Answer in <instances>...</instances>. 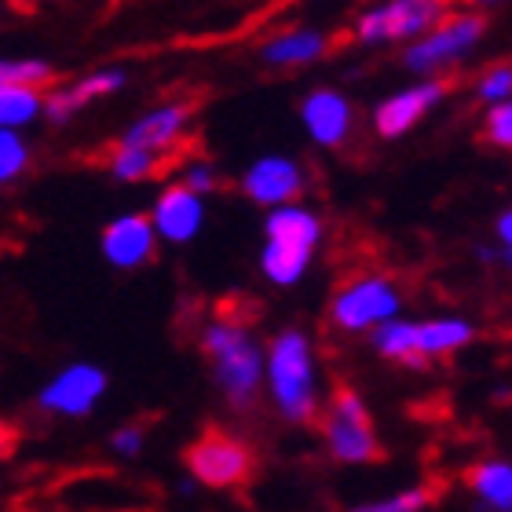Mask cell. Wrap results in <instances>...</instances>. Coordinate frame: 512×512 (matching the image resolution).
I'll list each match as a JSON object with an SVG mask.
<instances>
[{"mask_svg":"<svg viewBox=\"0 0 512 512\" xmlns=\"http://www.w3.org/2000/svg\"><path fill=\"white\" fill-rule=\"evenodd\" d=\"M267 374H271V395L286 421H308L315 414V370H311V348L304 333H278L271 341Z\"/></svg>","mask_w":512,"mask_h":512,"instance_id":"cell-1","label":"cell"},{"mask_svg":"<svg viewBox=\"0 0 512 512\" xmlns=\"http://www.w3.org/2000/svg\"><path fill=\"white\" fill-rule=\"evenodd\" d=\"M322 224L308 209L300 205H282L278 213L267 220V249H264V275L278 286H293L304 267H308L311 253L319 246Z\"/></svg>","mask_w":512,"mask_h":512,"instance_id":"cell-2","label":"cell"},{"mask_svg":"<svg viewBox=\"0 0 512 512\" xmlns=\"http://www.w3.org/2000/svg\"><path fill=\"white\" fill-rule=\"evenodd\" d=\"M205 352L216 359V377L235 406H249L264 381L260 348L246 337L242 322H213L205 330Z\"/></svg>","mask_w":512,"mask_h":512,"instance_id":"cell-3","label":"cell"},{"mask_svg":"<svg viewBox=\"0 0 512 512\" xmlns=\"http://www.w3.org/2000/svg\"><path fill=\"white\" fill-rule=\"evenodd\" d=\"M326 443H330L337 461H374L381 454L370 425V410L352 388H337L330 403V417H326Z\"/></svg>","mask_w":512,"mask_h":512,"instance_id":"cell-4","label":"cell"},{"mask_svg":"<svg viewBox=\"0 0 512 512\" xmlns=\"http://www.w3.org/2000/svg\"><path fill=\"white\" fill-rule=\"evenodd\" d=\"M187 465L209 487H238L253 472V454H249V447L242 439L227 436L220 428H209L198 443H191Z\"/></svg>","mask_w":512,"mask_h":512,"instance_id":"cell-5","label":"cell"},{"mask_svg":"<svg viewBox=\"0 0 512 512\" xmlns=\"http://www.w3.org/2000/svg\"><path fill=\"white\" fill-rule=\"evenodd\" d=\"M447 15V0H392L388 8L363 15L359 37L366 44L399 41V37H421Z\"/></svg>","mask_w":512,"mask_h":512,"instance_id":"cell-6","label":"cell"},{"mask_svg":"<svg viewBox=\"0 0 512 512\" xmlns=\"http://www.w3.org/2000/svg\"><path fill=\"white\" fill-rule=\"evenodd\" d=\"M432 37H425L421 44H414L410 52H406V66L417 70V74H428V70H436V66H447L454 59L469 52L472 44L480 41L483 30H487V19L483 15H454V19H439L432 26Z\"/></svg>","mask_w":512,"mask_h":512,"instance_id":"cell-7","label":"cell"},{"mask_svg":"<svg viewBox=\"0 0 512 512\" xmlns=\"http://www.w3.org/2000/svg\"><path fill=\"white\" fill-rule=\"evenodd\" d=\"M395 311H399V293L388 278H359L352 286H344L333 300V322L352 333L392 319Z\"/></svg>","mask_w":512,"mask_h":512,"instance_id":"cell-8","label":"cell"},{"mask_svg":"<svg viewBox=\"0 0 512 512\" xmlns=\"http://www.w3.org/2000/svg\"><path fill=\"white\" fill-rule=\"evenodd\" d=\"M103 392H107V374L103 370H96V366H70L41 392V406L55 410V414L81 417L103 399Z\"/></svg>","mask_w":512,"mask_h":512,"instance_id":"cell-9","label":"cell"},{"mask_svg":"<svg viewBox=\"0 0 512 512\" xmlns=\"http://www.w3.org/2000/svg\"><path fill=\"white\" fill-rule=\"evenodd\" d=\"M443 92H447V85H443V81H428V85L406 88V92L392 96L388 103H381V107H377V114H374L377 132H381L384 139H395V136H403V132H410L417 121L425 118L428 110L436 107Z\"/></svg>","mask_w":512,"mask_h":512,"instance_id":"cell-10","label":"cell"},{"mask_svg":"<svg viewBox=\"0 0 512 512\" xmlns=\"http://www.w3.org/2000/svg\"><path fill=\"white\" fill-rule=\"evenodd\" d=\"M242 187L260 205H286L304 191V172L289 158H260L246 172Z\"/></svg>","mask_w":512,"mask_h":512,"instance_id":"cell-11","label":"cell"},{"mask_svg":"<svg viewBox=\"0 0 512 512\" xmlns=\"http://www.w3.org/2000/svg\"><path fill=\"white\" fill-rule=\"evenodd\" d=\"M103 253L114 267H139L154 256V224L147 216H121L103 231Z\"/></svg>","mask_w":512,"mask_h":512,"instance_id":"cell-12","label":"cell"},{"mask_svg":"<svg viewBox=\"0 0 512 512\" xmlns=\"http://www.w3.org/2000/svg\"><path fill=\"white\" fill-rule=\"evenodd\" d=\"M304 125H308L311 139L322 147H341L348 132H352V107L341 92H311V99L304 103Z\"/></svg>","mask_w":512,"mask_h":512,"instance_id":"cell-13","label":"cell"},{"mask_svg":"<svg viewBox=\"0 0 512 512\" xmlns=\"http://www.w3.org/2000/svg\"><path fill=\"white\" fill-rule=\"evenodd\" d=\"M198 227H202V202L191 187H169L161 194L154 209V231H161L169 242H187L198 235Z\"/></svg>","mask_w":512,"mask_h":512,"instance_id":"cell-14","label":"cell"},{"mask_svg":"<svg viewBox=\"0 0 512 512\" xmlns=\"http://www.w3.org/2000/svg\"><path fill=\"white\" fill-rule=\"evenodd\" d=\"M187 121H191V103H172V107L150 110L147 118H139L136 125L128 128L125 143L147 150H169L183 136Z\"/></svg>","mask_w":512,"mask_h":512,"instance_id":"cell-15","label":"cell"},{"mask_svg":"<svg viewBox=\"0 0 512 512\" xmlns=\"http://www.w3.org/2000/svg\"><path fill=\"white\" fill-rule=\"evenodd\" d=\"M121 85H125V74H118V70H103V74L85 77L81 85L66 88V92L52 96L48 103H41V110L48 114V121H52V125H63V121L74 118L85 103H92V99H99V96H110V92H118Z\"/></svg>","mask_w":512,"mask_h":512,"instance_id":"cell-16","label":"cell"},{"mask_svg":"<svg viewBox=\"0 0 512 512\" xmlns=\"http://www.w3.org/2000/svg\"><path fill=\"white\" fill-rule=\"evenodd\" d=\"M472 326L465 319H436L414 326V352L425 363V355H450L472 341Z\"/></svg>","mask_w":512,"mask_h":512,"instance_id":"cell-17","label":"cell"},{"mask_svg":"<svg viewBox=\"0 0 512 512\" xmlns=\"http://www.w3.org/2000/svg\"><path fill=\"white\" fill-rule=\"evenodd\" d=\"M326 52V37L311 30H300V33H282L278 41L264 44V63L271 66H300V63H311V59H319Z\"/></svg>","mask_w":512,"mask_h":512,"instance_id":"cell-18","label":"cell"},{"mask_svg":"<svg viewBox=\"0 0 512 512\" xmlns=\"http://www.w3.org/2000/svg\"><path fill=\"white\" fill-rule=\"evenodd\" d=\"M469 483L476 487L483 502L494 505V509H509L512 505V469L505 461H487V465H476L469 472Z\"/></svg>","mask_w":512,"mask_h":512,"instance_id":"cell-19","label":"cell"},{"mask_svg":"<svg viewBox=\"0 0 512 512\" xmlns=\"http://www.w3.org/2000/svg\"><path fill=\"white\" fill-rule=\"evenodd\" d=\"M41 114V92L30 85H0V128L26 125Z\"/></svg>","mask_w":512,"mask_h":512,"instance_id":"cell-20","label":"cell"},{"mask_svg":"<svg viewBox=\"0 0 512 512\" xmlns=\"http://www.w3.org/2000/svg\"><path fill=\"white\" fill-rule=\"evenodd\" d=\"M110 169H114V176H118V180H128V183L147 180V176H154V172H158V150L121 143L118 154H114V161H110Z\"/></svg>","mask_w":512,"mask_h":512,"instance_id":"cell-21","label":"cell"},{"mask_svg":"<svg viewBox=\"0 0 512 512\" xmlns=\"http://www.w3.org/2000/svg\"><path fill=\"white\" fill-rule=\"evenodd\" d=\"M55 70L41 59H0V85H48Z\"/></svg>","mask_w":512,"mask_h":512,"instance_id":"cell-22","label":"cell"},{"mask_svg":"<svg viewBox=\"0 0 512 512\" xmlns=\"http://www.w3.org/2000/svg\"><path fill=\"white\" fill-rule=\"evenodd\" d=\"M30 161V150L15 136V128H0V183L15 180Z\"/></svg>","mask_w":512,"mask_h":512,"instance_id":"cell-23","label":"cell"},{"mask_svg":"<svg viewBox=\"0 0 512 512\" xmlns=\"http://www.w3.org/2000/svg\"><path fill=\"white\" fill-rule=\"evenodd\" d=\"M487 139H491L494 147H509L512 143V110L509 103H494L491 118H487Z\"/></svg>","mask_w":512,"mask_h":512,"instance_id":"cell-24","label":"cell"},{"mask_svg":"<svg viewBox=\"0 0 512 512\" xmlns=\"http://www.w3.org/2000/svg\"><path fill=\"white\" fill-rule=\"evenodd\" d=\"M509 88H512L509 66H498V70H491V74L480 81V96L491 99V103H502V99L509 96Z\"/></svg>","mask_w":512,"mask_h":512,"instance_id":"cell-25","label":"cell"},{"mask_svg":"<svg viewBox=\"0 0 512 512\" xmlns=\"http://www.w3.org/2000/svg\"><path fill=\"white\" fill-rule=\"evenodd\" d=\"M428 498H432L428 491H406V494H395V498H388V502L366 505V509H377V512H410V509H425Z\"/></svg>","mask_w":512,"mask_h":512,"instance_id":"cell-26","label":"cell"},{"mask_svg":"<svg viewBox=\"0 0 512 512\" xmlns=\"http://www.w3.org/2000/svg\"><path fill=\"white\" fill-rule=\"evenodd\" d=\"M183 187H191L194 194L213 191V187H216L213 169H205V165H194V169H187V176H183Z\"/></svg>","mask_w":512,"mask_h":512,"instance_id":"cell-27","label":"cell"},{"mask_svg":"<svg viewBox=\"0 0 512 512\" xmlns=\"http://www.w3.org/2000/svg\"><path fill=\"white\" fill-rule=\"evenodd\" d=\"M139 443H143V428H121L114 436V450H121V454H136Z\"/></svg>","mask_w":512,"mask_h":512,"instance_id":"cell-28","label":"cell"},{"mask_svg":"<svg viewBox=\"0 0 512 512\" xmlns=\"http://www.w3.org/2000/svg\"><path fill=\"white\" fill-rule=\"evenodd\" d=\"M15 443H19V432L11 425H0V458H8L11 450H15Z\"/></svg>","mask_w":512,"mask_h":512,"instance_id":"cell-29","label":"cell"},{"mask_svg":"<svg viewBox=\"0 0 512 512\" xmlns=\"http://www.w3.org/2000/svg\"><path fill=\"white\" fill-rule=\"evenodd\" d=\"M498 235H502L505 242H509V235H512V220H509V213H505L502 220H498Z\"/></svg>","mask_w":512,"mask_h":512,"instance_id":"cell-30","label":"cell"},{"mask_svg":"<svg viewBox=\"0 0 512 512\" xmlns=\"http://www.w3.org/2000/svg\"><path fill=\"white\" fill-rule=\"evenodd\" d=\"M483 4H487V0H483Z\"/></svg>","mask_w":512,"mask_h":512,"instance_id":"cell-31","label":"cell"}]
</instances>
